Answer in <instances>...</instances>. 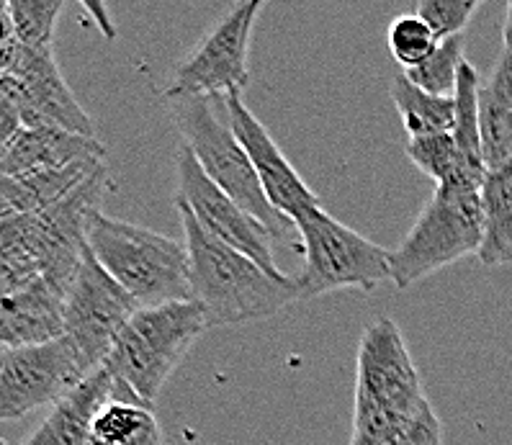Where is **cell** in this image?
<instances>
[{"mask_svg": "<svg viewBox=\"0 0 512 445\" xmlns=\"http://www.w3.org/2000/svg\"><path fill=\"white\" fill-rule=\"evenodd\" d=\"M106 165L60 204L37 214L6 217L0 227V291L16 294L49 281L70 291L88 247V224L101 211Z\"/></svg>", "mask_w": 512, "mask_h": 445, "instance_id": "1", "label": "cell"}, {"mask_svg": "<svg viewBox=\"0 0 512 445\" xmlns=\"http://www.w3.org/2000/svg\"><path fill=\"white\" fill-rule=\"evenodd\" d=\"M191 258L193 301H199L211 327L260 322L299 301L294 278L273 276L235 247L211 237L191 211L178 206Z\"/></svg>", "mask_w": 512, "mask_h": 445, "instance_id": "2", "label": "cell"}, {"mask_svg": "<svg viewBox=\"0 0 512 445\" xmlns=\"http://www.w3.org/2000/svg\"><path fill=\"white\" fill-rule=\"evenodd\" d=\"M356 368L350 445L386 443L433 409L422 394L402 330L392 319L381 317L363 330Z\"/></svg>", "mask_w": 512, "mask_h": 445, "instance_id": "3", "label": "cell"}, {"mask_svg": "<svg viewBox=\"0 0 512 445\" xmlns=\"http://www.w3.org/2000/svg\"><path fill=\"white\" fill-rule=\"evenodd\" d=\"M88 250L139 307L193 301L186 242L98 211L88 224Z\"/></svg>", "mask_w": 512, "mask_h": 445, "instance_id": "4", "label": "cell"}, {"mask_svg": "<svg viewBox=\"0 0 512 445\" xmlns=\"http://www.w3.org/2000/svg\"><path fill=\"white\" fill-rule=\"evenodd\" d=\"M165 101L170 103L183 145L199 160L209 181L217 183L247 214H253L273 237L286 240L296 229V224L278 209H273V204L268 201L258 173L232 129L227 101L209 96H178L165 98Z\"/></svg>", "mask_w": 512, "mask_h": 445, "instance_id": "5", "label": "cell"}, {"mask_svg": "<svg viewBox=\"0 0 512 445\" xmlns=\"http://www.w3.org/2000/svg\"><path fill=\"white\" fill-rule=\"evenodd\" d=\"M209 330L199 301H175L139 307L116 337L103 366L127 386L145 407H152L170 373Z\"/></svg>", "mask_w": 512, "mask_h": 445, "instance_id": "6", "label": "cell"}, {"mask_svg": "<svg viewBox=\"0 0 512 445\" xmlns=\"http://www.w3.org/2000/svg\"><path fill=\"white\" fill-rule=\"evenodd\" d=\"M482 242V191L435 188L407 237L389 253L392 283L397 289H410L412 283L466 255H479Z\"/></svg>", "mask_w": 512, "mask_h": 445, "instance_id": "7", "label": "cell"}, {"mask_svg": "<svg viewBox=\"0 0 512 445\" xmlns=\"http://www.w3.org/2000/svg\"><path fill=\"white\" fill-rule=\"evenodd\" d=\"M294 224L304 247L302 271L294 276L299 301L340 289L374 291L379 283L392 281V250L366 240L325 209L309 211Z\"/></svg>", "mask_w": 512, "mask_h": 445, "instance_id": "8", "label": "cell"}, {"mask_svg": "<svg viewBox=\"0 0 512 445\" xmlns=\"http://www.w3.org/2000/svg\"><path fill=\"white\" fill-rule=\"evenodd\" d=\"M0 103H8L24 121V129L52 127L96 137L93 119L85 114L57 67L55 52H37L13 37L0 39Z\"/></svg>", "mask_w": 512, "mask_h": 445, "instance_id": "9", "label": "cell"}, {"mask_svg": "<svg viewBox=\"0 0 512 445\" xmlns=\"http://www.w3.org/2000/svg\"><path fill=\"white\" fill-rule=\"evenodd\" d=\"M263 0H245L201 39V44L178 65L165 88V98L209 96L227 98L245 91L250 70V37H253Z\"/></svg>", "mask_w": 512, "mask_h": 445, "instance_id": "10", "label": "cell"}, {"mask_svg": "<svg viewBox=\"0 0 512 445\" xmlns=\"http://www.w3.org/2000/svg\"><path fill=\"white\" fill-rule=\"evenodd\" d=\"M137 309V301L103 271L85 247L78 276L67 291L65 340L73 345L88 371H98L106 363L116 337Z\"/></svg>", "mask_w": 512, "mask_h": 445, "instance_id": "11", "label": "cell"}, {"mask_svg": "<svg viewBox=\"0 0 512 445\" xmlns=\"http://www.w3.org/2000/svg\"><path fill=\"white\" fill-rule=\"evenodd\" d=\"M88 371L65 337L44 345L3 348L0 353V417L19 420L65 399Z\"/></svg>", "mask_w": 512, "mask_h": 445, "instance_id": "12", "label": "cell"}, {"mask_svg": "<svg viewBox=\"0 0 512 445\" xmlns=\"http://www.w3.org/2000/svg\"><path fill=\"white\" fill-rule=\"evenodd\" d=\"M175 170H178V191H175V206L191 211V217L224 245L235 247L242 255L266 268L273 276H284L273 260V240L276 237L268 232L253 214H247L235 199L209 181V175L193 157L186 145L178 147L175 157Z\"/></svg>", "mask_w": 512, "mask_h": 445, "instance_id": "13", "label": "cell"}, {"mask_svg": "<svg viewBox=\"0 0 512 445\" xmlns=\"http://www.w3.org/2000/svg\"><path fill=\"white\" fill-rule=\"evenodd\" d=\"M224 101H227L232 129H235L240 145L245 147L247 157H250V163H253L255 173L260 178V186L266 191L273 209L281 211L291 222H296L309 211L322 209L320 196L304 183L302 175L296 173L294 165L286 160L281 147L276 145V139L260 124L258 116L242 103V93L227 96Z\"/></svg>", "mask_w": 512, "mask_h": 445, "instance_id": "14", "label": "cell"}, {"mask_svg": "<svg viewBox=\"0 0 512 445\" xmlns=\"http://www.w3.org/2000/svg\"><path fill=\"white\" fill-rule=\"evenodd\" d=\"M111 399H129V402L142 404L127 386L116 381L109 368L101 366L52 407V412L44 417L42 425L29 435L24 445H91L93 422L103 404Z\"/></svg>", "mask_w": 512, "mask_h": 445, "instance_id": "15", "label": "cell"}, {"mask_svg": "<svg viewBox=\"0 0 512 445\" xmlns=\"http://www.w3.org/2000/svg\"><path fill=\"white\" fill-rule=\"evenodd\" d=\"M67 291L49 281H37L3 296L0 304V340L3 348L44 345L65 337Z\"/></svg>", "mask_w": 512, "mask_h": 445, "instance_id": "16", "label": "cell"}, {"mask_svg": "<svg viewBox=\"0 0 512 445\" xmlns=\"http://www.w3.org/2000/svg\"><path fill=\"white\" fill-rule=\"evenodd\" d=\"M106 147L96 137L62 132L52 127L21 129L11 142L0 145V173L3 178H19L37 170L65 168V165L103 160Z\"/></svg>", "mask_w": 512, "mask_h": 445, "instance_id": "17", "label": "cell"}, {"mask_svg": "<svg viewBox=\"0 0 512 445\" xmlns=\"http://www.w3.org/2000/svg\"><path fill=\"white\" fill-rule=\"evenodd\" d=\"M98 168H103V160L37 170L19 178H3L0 181V217H24V214H37V211L60 204L67 196H73Z\"/></svg>", "mask_w": 512, "mask_h": 445, "instance_id": "18", "label": "cell"}, {"mask_svg": "<svg viewBox=\"0 0 512 445\" xmlns=\"http://www.w3.org/2000/svg\"><path fill=\"white\" fill-rule=\"evenodd\" d=\"M479 127L489 170L512 163V52L502 49L487 83L479 85Z\"/></svg>", "mask_w": 512, "mask_h": 445, "instance_id": "19", "label": "cell"}, {"mask_svg": "<svg viewBox=\"0 0 512 445\" xmlns=\"http://www.w3.org/2000/svg\"><path fill=\"white\" fill-rule=\"evenodd\" d=\"M484 242L476 258L489 268L512 263V163L489 170L482 186Z\"/></svg>", "mask_w": 512, "mask_h": 445, "instance_id": "20", "label": "cell"}, {"mask_svg": "<svg viewBox=\"0 0 512 445\" xmlns=\"http://www.w3.org/2000/svg\"><path fill=\"white\" fill-rule=\"evenodd\" d=\"M389 93L410 139L453 132V124H456V98L453 96H433L422 91L412 80H407V75H397Z\"/></svg>", "mask_w": 512, "mask_h": 445, "instance_id": "21", "label": "cell"}, {"mask_svg": "<svg viewBox=\"0 0 512 445\" xmlns=\"http://www.w3.org/2000/svg\"><path fill=\"white\" fill-rule=\"evenodd\" d=\"M91 445H165L163 430L152 415V407L111 399L103 404L93 422Z\"/></svg>", "mask_w": 512, "mask_h": 445, "instance_id": "22", "label": "cell"}, {"mask_svg": "<svg viewBox=\"0 0 512 445\" xmlns=\"http://www.w3.org/2000/svg\"><path fill=\"white\" fill-rule=\"evenodd\" d=\"M62 0H3L0 3V39L13 37L37 52H55V24Z\"/></svg>", "mask_w": 512, "mask_h": 445, "instance_id": "23", "label": "cell"}, {"mask_svg": "<svg viewBox=\"0 0 512 445\" xmlns=\"http://www.w3.org/2000/svg\"><path fill=\"white\" fill-rule=\"evenodd\" d=\"M479 75H476L474 65L466 62L461 67L456 85V124H453V139L466 160V165L474 170L487 173V163H484V147H482V127H479Z\"/></svg>", "mask_w": 512, "mask_h": 445, "instance_id": "24", "label": "cell"}, {"mask_svg": "<svg viewBox=\"0 0 512 445\" xmlns=\"http://www.w3.org/2000/svg\"><path fill=\"white\" fill-rule=\"evenodd\" d=\"M466 65V37H453L440 42L438 49L422 65L404 70L407 80L422 88V91L433 93V96H453L458 85L461 67Z\"/></svg>", "mask_w": 512, "mask_h": 445, "instance_id": "25", "label": "cell"}, {"mask_svg": "<svg viewBox=\"0 0 512 445\" xmlns=\"http://www.w3.org/2000/svg\"><path fill=\"white\" fill-rule=\"evenodd\" d=\"M386 39H389V52H392V57L404 70H412V67L422 65L440 44L433 31H430V26L417 13L397 16L389 24Z\"/></svg>", "mask_w": 512, "mask_h": 445, "instance_id": "26", "label": "cell"}, {"mask_svg": "<svg viewBox=\"0 0 512 445\" xmlns=\"http://www.w3.org/2000/svg\"><path fill=\"white\" fill-rule=\"evenodd\" d=\"M479 0H422L417 3V16L430 26L438 42L461 37L466 24L479 11Z\"/></svg>", "mask_w": 512, "mask_h": 445, "instance_id": "27", "label": "cell"}, {"mask_svg": "<svg viewBox=\"0 0 512 445\" xmlns=\"http://www.w3.org/2000/svg\"><path fill=\"white\" fill-rule=\"evenodd\" d=\"M502 49L512 52V3H507V16H505V29H502Z\"/></svg>", "mask_w": 512, "mask_h": 445, "instance_id": "28", "label": "cell"}]
</instances>
